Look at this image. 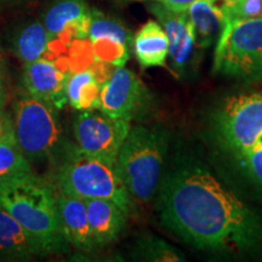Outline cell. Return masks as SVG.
<instances>
[{"label": "cell", "mask_w": 262, "mask_h": 262, "mask_svg": "<svg viewBox=\"0 0 262 262\" xmlns=\"http://www.w3.org/2000/svg\"><path fill=\"white\" fill-rule=\"evenodd\" d=\"M219 135L228 149L242 158L262 140V94L229 97L216 119Z\"/></svg>", "instance_id": "52a82bcc"}, {"label": "cell", "mask_w": 262, "mask_h": 262, "mask_svg": "<svg viewBox=\"0 0 262 262\" xmlns=\"http://www.w3.org/2000/svg\"><path fill=\"white\" fill-rule=\"evenodd\" d=\"M0 208L35 235L50 254L61 253L67 248L56 195L50 186L33 173L0 186Z\"/></svg>", "instance_id": "7a4b0ae2"}, {"label": "cell", "mask_w": 262, "mask_h": 262, "mask_svg": "<svg viewBox=\"0 0 262 262\" xmlns=\"http://www.w3.org/2000/svg\"><path fill=\"white\" fill-rule=\"evenodd\" d=\"M32 173L31 163L19 149L12 129L0 139V186Z\"/></svg>", "instance_id": "44dd1931"}, {"label": "cell", "mask_w": 262, "mask_h": 262, "mask_svg": "<svg viewBox=\"0 0 262 262\" xmlns=\"http://www.w3.org/2000/svg\"><path fill=\"white\" fill-rule=\"evenodd\" d=\"M21 2H27V0H0V3H8V4H11V3H21Z\"/></svg>", "instance_id": "83f0119b"}, {"label": "cell", "mask_w": 262, "mask_h": 262, "mask_svg": "<svg viewBox=\"0 0 262 262\" xmlns=\"http://www.w3.org/2000/svg\"><path fill=\"white\" fill-rule=\"evenodd\" d=\"M159 188L160 220L186 243L221 253L262 249L260 216L208 170L182 166Z\"/></svg>", "instance_id": "6da1fadb"}, {"label": "cell", "mask_w": 262, "mask_h": 262, "mask_svg": "<svg viewBox=\"0 0 262 262\" xmlns=\"http://www.w3.org/2000/svg\"><path fill=\"white\" fill-rule=\"evenodd\" d=\"M135 256L146 261H185L183 255L165 241L143 235L136 243Z\"/></svg>", "instance_id": "7402d4cb"}, {"label": "cell", "mask_w": 262, "mask_h": 262, "mask_svg": "<svg viewBox=\"0 0 262 262\" xmlns=\"http://www.w3.org/2000/svg\"><path fill=\"white\" fill-rule=\"evenodd\" d=\"M214 72L237 79H262V18L227 22L215 48Z\"/></svg>", "instance_id": "8992f818"}, {"label": "cell", "mask_w": 262, "mask_h": 262, "mask_svg": "<svg viewBox=\"0 0 262 262\" xmlns=\"http://www.w3.org/2000/svg\"><path fill=\"white\" fill-rule=\"evenodd\" d=\"M194 32L196 48L217 44L227 26V18L216 0H196L186 11Z\"/></svg>", "instance_id": "e0dca14e"}, {"label": "cell", "mask_w": 262, "mask_h": 262, "mask_svg": "<svg viewBox=\"0 0 262 262\" xmlns=\"http://www.w3.org/2000/svg\"><path fill=\"white\" fill-rule=\"evenodd\" d=\"M54 40L50 33L40 21L29 22L21 27L15 34L14 50L16 56L25 64L42 58Z\"/></svg>", "instance_id": "ffe728a7"}, {"label": "cell", "mask_w": 262, "mask_h": 262, "mask_svg": "<svg viewBox=\"0 0 262 262\" xmlns=\"http://www.w3.org/2000/svg\"><path fill=\"white\" fill-rule=\"evenodd\" d=\"M134 52L142 68L163 67L169 56V39L159 22L149 19L133 40Z\"/></svg>", "instance_id": "ac0fdd59"}, {"label": "cell", "mask_w": 262, "mask_h": 262, "mask_svg": "<svg viewBox=\"0 0 262 262\" xmlns=\"http://www.w3.org/2000/svg\"><path fill=\"white\" fill-rule=\"evenodd\" d=\"M157 3L165 6L166 9H169L170 11L179 12V14H182V12H186L189 9L193 3H195L196 0H156Z\"/></svg>", "instance_id": "d4e9b609"}, {"label": "cell", "mask_w": 262, "mask_h": 262, "mask_svg": "<svg viewBox=\"0 0 262 262\" xmlns=\"http://www.w3.org/2000/svg\"><path fill=\"white\" fill-rule=\"evenodd\" d=\"M10 131H12V125H10L9 122H6L3 112H0V139L5 136L6 134H9Z\"/></svg>", "instance_id": "4316f807"}, {"label": "cell", "mask_w": 262, "mask_h": 262, "mask_svg": "<svg viewBox=\"0 0 262 262\" xmlns=\"http://www.w3.org/2000/svg\"><path fill=\"white\" fill-rule=\"evenodd\" d=\"M239 159L243 162L249 175L262 188V140Z\"/></svg>", "instance_id": "cb8c5ba5"}, {"label": "cell", "mask_w": 262, "mask_h": 262, "mask_svg": "<svg viewBox=\"0 0 262 262\" xmlns=\"http://www.w3.org/2000/svg\"><path fill=\"white\" fill-rule=\"evenodd\" d=\"M0 67L5 68V60H4V56H3L2 51H0Z\"/></svg>", "instance_id": "f546056e"}, {"label": "cell", "mask_w": 262, "mask_h": 262, "mask_svg": "<svg viewBox=\"0 0 262 262\" xmlns=\"http://www.w3.org/2000/svg\"><path fill=\"white\" fill-rule=\"evenodd\" d=\"M14 112L15 139L29 163L64 153L63 130L56 107L28 95L16 101Z\"/></svg>", "instance_id": "5b68a950"}, {"label": "cell", "mask_w": 262, "mask_h": 262, "mask_svg": "<svg viewBox=\"0 0 262 262\" xmlns=\"http://www.w3.org/2000/svg\"><path fill=\"white\" fill-rule=\"evenodd\" d=\"M220 2L222 3V5H231L234 2H237V0H220Z\"/></svg>", "instance_id": "f1b7e54d"}, {"label": "cell", "mask_w": 262, "mask_h": 262, "mask_svg": "<svg viewBox=\"0 0 262 262\" xmlns=\"http://www.w3.org/2000/svg\"><path fill=\"white\" fill-rule=\"evenodd\" d=\"M101 88L102 84L98 80L93 68L68 73L67 83H66L68 103L80 112L98 110Z\"/></svg>", "instance_id": "d6986e66"}, {"label": "cell", "mask_w": 262, "mask_h": 262, "mask_svg": "<svg viewBox=\"0 0 262 262\" xmlns=\"http://www.w3.org/2000/svg\"><path fill=\"white\" fill-rule=\"evenodd\" d=\"M58 192L81 199L102 198L112 201L126 214L133 209L129 192L117 171L116 164L84 155L75 147L64 150L56 175Z\"/></svg>", "instance_id": "277c9868"}, {"label": "cell", "mask_w": 262, "mask_h": 262, "mask_svg": "<svg viewBox=\"0 0 262 262\" xmlns=\"http://www.w3.org/2000/svg\"><path fill=\"white\" fill-rule=\"evenodd\" d=\"M149 9L157 16L168 35L169 56L173 70L179 74H185L194 60L196 48L194 32L187 14L170 11L159 3L152 4Z\"/></svg>", "instance_id": "8fae6325"}, {"label": "cell", "mask_w": 262, "mask_h": 262, "mask_svg": "<svg viewBox=\"0 0 262 262\" xmlns=\"http://www.w3.org/2000/svg\"><path fill=\"white\" fill-rule=\"evenodd\" d=\"M56 201L62 233L67 243L80 251L95 249L84 199L60 193Z\"/></svg>", "instance_id": "9a60e30c"}, {"label": "cell", "mask_w": 262, "mask_h": 262, "mask_svg": "<svg viewBox=\"0 0 262 262\" xmlns=\"http://www.w3.org/2000/svg\"><path fill=\"white\" fill-rule=\"evenodd\" d=\"M131 129L129 120L118 119L102 111H84L75 118L73 133L77 148L94 158L116 164Z\"/></svg>", "instance_id": "ba28073f"}, {"label": "cell", "mask_w": 262, "mask_h": 262, "mask_svg": "<svg viewBox=\"0 0 262 262\" xmlns=\"http://www.w3.org/2000/svg\"><path fill=\"white\" fill-rule=\"evenodd\" d=\"M90 24L91 10L85 0H55L42 15V25L54 39L88 38Z\"/></svg>", "instance_id": "4fadbf2b"}, {"label": "cell", "mask_w": 262, "mask_h": 262, "mask_svg": "<svg viewBox=\"0 0 262 262\" xmlns=\"http://www.w3.org/2000/svg\"><path fill=\"white\" fill-rule=\"evenodd\" d=\"M6 85H5V68L0 67V112H3L6 103Z\"/></svg>", "instance_id": "484cf974"}, {"label": "cell", "mask_w": 262, "mask_h": 262, "mask_svg": "<svg viewBox=\"0 0 262 262\" xmlns=\"http://www.w3.org/2000/svg\"><path fill=\"white\" fill-rule=\"evenodd\" d=\"M90 39L93 56L96 62L123 67L130 57L131 33L122 22L91 10Z\"/></svg>", "instance_id": "30bf717a"}, {"label": "cell", "mask_w": 262, "mask_h": 262, "mask_svg": "<svg viewBox=\"0 0 262 262\" xmlns=\"http://www.w3.org/2000/svg\"><path fill=\"white\" fill-rule=\"evenodd\" d=\"M227 22L262 18V0H237L231 5H221Z\"/></svg>", "instance_id": "603a6c76"}, {"label": "cell", "mask_w": 262, "mask_h": 262, "mask_svg": "<svg viewBox=\"0 0 262 262\" xmlns=\"http://www.w3.org/2000/svg\"><path fill=\"white\" fill-rule=\"evenodd\" d=\"M168 135L164 130L131 127L118 155L116 168L133 199L147 203L162 183Z\"/></svg>", "instance_id": "3957f363"}, {"label": "cell", "mask_w": 262, "mask_h": 262, "mask_svg": "<svg viewBox=\"0 0 262 262\" xmlns=\"http://www.w3.org/2000/svg\"><path fill=\"white\" fill-rule=\"evenodd\" d=\"M85 204L95 248L113 243L125 227L126 212L108 199H85Z\"/></svg>", "instance_id": "2e32d148"}, {"label": "cell", "mask_w": 262, "mask_h": 262, "mask_svg": "<svg viewBox=\"0 0 262 262\" xmlns=\"http://www.w3.org/2000/svg\"><path fill=\"white\" fill-rule=\"evenodd\" d=\"M150 104V95L135 73L116 67L101 88L100 107L108 116L131 122L146 114Z\"/></svg>", "instance_id": "9c48e42d"}, {"label": "cell", "mask_w": 262, "mask_h": 262, "mask_svg": "<svg viewBox=\"0 0 262 262\" xmlns=\"http://www.w3.org/2000/svg\"><path fill=\"white\" fill-rule=\"evenodd\" d=\"M49 254L35 235L0 208V260L24 261Z\"/></svg>", "instance_id": "5bb4252c"}, {"label": "cell", "mask_w": 262, "mask_h": 262, "mask_svg": "<svg viewBox=\"0 0 262 262\" xmlns=\"http://www.w3.org/2000/svg\"><path fill=\"white\" fill-rule=\"evenodd\" d=\"M68 73L50 60L39 58L25 64L24 83L29 96L52 104L60 110L67 101L66 83Z\"/></svg>", "instance_id": "7c38bea8"}]
</instances>
